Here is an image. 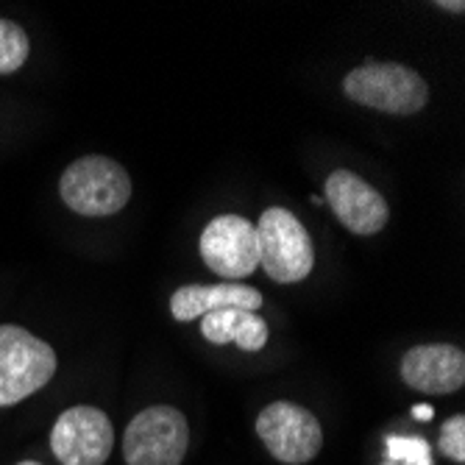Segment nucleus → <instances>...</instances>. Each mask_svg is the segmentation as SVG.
<instances>
[{"label": "nucleus", "mask_w": 465, "mask_h": 465, "mask_svg": "<svg viewBox=\"0 0 465 465\" xmlns=\"http://www.w3.org/2000/svg\"><path fill=\"white\" fill-rule=\"evenodd\" d=\"M323 203L337 215L351 234H376L388 226L391 209L385 195L376 187H371L365 179H360L354 171L337 167L334 173H329L326 187H323Z\"/></svg>", "instance_id": "9"}, {"label": "nucleus", "mask_w": 465, "mask_h": 465, "mask_svg": "<svg viewBox=\"0 0 465 465\" xmlns=\"http://www.w3.org/2000/svg\"><path fill=\"white\" fill-rule=\"evenodd\" d=\"M17 465H42V462H36V460H23V462H17Z\"/></svg>", "instance_id": "18"}, {"label": "nucleus", "mask_w": 465, "mask_h": 465, "mask_svg": "<svg viewBox=\"0 0 465 465\" xmlns=\"http://www.w3.org/2000/svg\"><path fill=\"white\" fill-rule=\"evenodd\" d=\"M265 304L262 292L242 282H221V284H184L173 292L171 312L179 323L198 321L218 310H248L257 312Z\"/></svg>", "instance_id": "11"}, {"label": "nucleus", "mask_w": 465, "mask_h": 465, "mask_svg": "<svg viewBox=\"0 0 465 465\" xmlns=\"http://www.w3.org/2000/svg\"><path fill=\"white\" fill-rule=\"evenodd\" d=\"M438 6H440V9H446V12H457V15H462V12H465V4H462V0H454V4H449V0H440Z\"/></svg>", "instance_id": "17"}, {"label": "nucleus", "mask_w": 465, "mask_h": 465, "mask_svg": "<svg viewBox=\"0 0 465 465\" xmlns=\"http://www.w3.org/2000/svg\"><path fill=\"white\" fill-rule=\"evenodd\" d=\"M257 435L284 465H304L318 457L323 446L321 420L292 401H273L257 418Z\"/></svg>", "instance_id": "6"}, {"label": "nucleus", "mask_w": 465, "mask_h": 465, "mask_svg": "<svg viewBox=\"0 0 465 465\" xmlns=\"http://www.w3.org/2000/svg\"><path fill=\"white\" fill-rule=\"evenodd\" d=\"M391 460H404L407 465H432L430 443L418 438H388Z\"/></svg>", "instance_id": "15"}, {"label": "nucleus", "mask_w": 465, "mask_h": 465, "mask_svg": "<svg viewBox=\"0 0 465 465\" xmlns=\"http://www.w3.org/2000/svg\"><path fill=\"white\" fill-rule=\"evenodd\" d=\"M260 265L276 284L304 282L315 268V245L304 223L284 206H271L257 226Z\"/></svg>", "instance_id": "3"}, {"label": "nucleus", "mask_w": 465, "mask_h": 465, "mask_svg": "<svg viewBox=\"0 0 465 465\" xmlns=\"http://www.w3.org/2000/svg\"><path fill=\"white\" fill-rule=\"evenodd\" d=\"M114 446V427L98 407H70L51 430V449L62 465H104Z\"/></svg>", "instance_id": "8"}, {"label": "nucleus", "mask_w": 465, "mask_h": 465, "mask_svg": "<svg viewBox=\"0 0 465 465\" xmlns=\"http://www.w3.org/2000/svg\"><path fill=\"white\" fill-rule=\"evenodd\" d=\"M56 373V351L25 331L23 326H0V407H12L39 388H45Z\"/></svg>", "instance_id": "4"}, {"label": "nucleus", "mask_w": 465, "mask_h": 465, "mask_svg": "<svg viewBox=\"0 0 465 465\" xmlns=\"http://www.w3.org/2000/svg\"><path fill=\"white\" fill-rule=\"evenodd\" d=\"M28 51L31 42L25 31L12 20H0V75L20 70L28 59Z\"/></svg>", "instance_id": "13"}, {"label": "nucleus", "mask_w": 465, "mask_h": 465, "mask_svg": "<svg viewBox=\"0 0 465 465\" xmlns=\"http://www.w3.org/2000/svg\"><path fill=\"white\" fill-rule=\"evenodd\" d=\"M343 93L368 109L388 114H415L430 101V84L407 64L365 62L343 78Z\"/></svg>", "instance_id": "2"}, {"label": "nucleus", "mask_w": 465, "mask_h": 465, "mask_svg": "<svg viewBox=\"0 0 465 465\" xmlns=\"http://www.w3.org/2000/svg\"><path fill=\"white\" fill-rule=\"evenodd\" d=\"M440 451L454 462H465V415H451L443 424Z\"/></svg>", "instance_id": "14"}, {"label": "nucleus", "mask_w": 465, "mask_h": 465, "mask_svg": "<svg viewBox=\"0 0 465 465\" xmlns=\"http://www.w3.org/2000/svg\"><path fill=\"white\" fill-rule=\"evenodd\" d=\"M201 334L209 343L226 346L237 343L242 351H262L268 343V323L257 312L248 310H218L201 321Z\"/></svg>", "instance_id": "12"}, {"label": "nucleus", "mask_w": 465, "mask_h": 465, "mask_svg": "<svg viewBox=\"0 0 465 465\" xmlns=\"http://www.w3.org/2000/svg\"><path fill=\"white\" fill-rule=\"evenodd\" d=\"M206 268L223 282H242L260 265L257 229L242 215H218L213 218L198 240Z\"/></svg>", "instance_id": "7"}, {"label": "nucleus", "mask_w": 465, "mask_h": 465, "mask_svg": "<svg viewBox=\"0 0 465 465\" xmlns=\"http://www.w3.org/2000/svg\"><path fill=\"white\" fill-rule=\"evenodd\" d=\"M59 193L75 215L109 218L129 203L132 179L109 156H81L62 173Z\"/></svg>", "instance_id": "1"}, {"label": "nucleus", "mask_w": 465, "mask_h": 465, "mask_svg": "<svg viewBox=\"0 0 465 465\" xmlns=\"http://www.w3.org/2000/svg\"><path fill=\"white\" fill-rule=\"evenodd\" d=\"M187 446V418L167 404L137 412L123 435V457L129 465H182Z\"/></svg>", "instance_id": "5"}, {"label": "nucleus", "mask_w": 465, "mask_h": 465, "mask_svg": "<svg viewBox=\"0 0 465 465\" xmlns=\"http://www.w3.org/2000/svg\"><path fill=\"white\" fill-rule=\"evenodd\" d=\"M412 410H415L412 415H415L418 420H432V415H435V410H432L430 404H418V407H412Z\"/></svg>", "instance_id": "16"}, {"label": "nucleus", "mask_w": 465, "mask_h": 465, "mask_svg": "<svg viewBox=\"0 0 465 465\" xmlns=\"http://www.w3.org/2000/svg\"><path fill=\"white\" fill-rule=\"evenodd\" d=\"M404 385L430 396H449L465 382V351L451 343L412 346L401 357Z\"/></svg>", "instance_id": "10"}]
</instances>
